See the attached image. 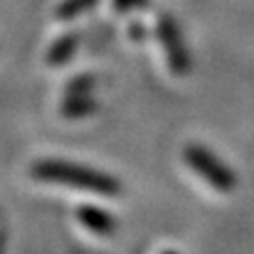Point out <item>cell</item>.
Returning a JSON list of instances; mask_svg holds the SVG:
<instances>
[{
    "mask_svg": "<svg viewBox=\"0 0 254 254\" xmlns=\"http://www.w3.org/2000/svg\"><path fill=\"white\" fill-rule=\"evenodd\" d=\"M76 43H78V38L76 34H66V36H62L60 41H55L51 45V49L49 53H47V62L53 64V66H60V64H64L66 60L72 58V53L76 49Z\"/></svg>",
    "mask_w": 254,
    "mask_h": 254,
    "instance_id": "obj_4",
    "label": "cell"
},
{
    "mask_svg": "<svg viewBox=\"0 0 254 254\" xmlns=\"http://www.w3.org/2000/svg\"><path fill=\"white\" fill-rule=\"evenodd\" d=\"M187 159L193 168L205 176L216 189H222V190H229L233 187V176L225 165L218 163L205 148H199V146H190L187 148Z\"/></svg>",
    "mask_w": 254,
    "mask_h": 254,
    "instance_id": "obj_3",
    "label": "cell"
},
{
    "mask_svg": "<svg viewBox=\"0 0 254 254\" xmlns=\"http://www.w3.org/2000/svg\"><path fill=\"white\" fill-rule=\"evenodd\" d=\"M157 38H159V45H161L163 55H165V60H168V66L172 72L176 76L187 74L189 72V53L185 49V43H182L180 30L170 15H159Z\"/></svg>",
    "mask_w": 254,
    "mask_h": 254,
    "instance_id": "obj_2",
    "label": "cell"
},
{
    "mask_svg": "<svg viewBox=\"0 0 254 254\" xmlns=\"http://www.w3.org/2000/svg\"><path fill=\"white\" fill-rule=\"evenodd\" d=\"M93 2H95V0H64V2L58 6L55 15H58V19H62V21L72 19V17H76L78 13H83V11L89 9Z\"/></svg>",
    "mask_w": 254,
    "mask_h": 254,
    "instance_id": "obj_5",
    "label": "cell"
},
{
    "mask_svg": "<svg viewBox=\"0 0 254 254\" xmlns=\"http://www.w3.org/2000/svg\"><path fill=\"white\" fill-rule=\"evenodd\" d=\"M146 0H115V6L119 11H127L131 6H144Z\"/></svg>",
    "mask_w": 254,
    "mask_h": 254,
    "instance_id": "obj_6",
    "label": "cell"
},
{
    "mask_svg": "<svg viewBox=\"0 0 254 254\" xmlns=\"http://www.w3.org/2000/svg\"><path fill=\"white\" fill-rule=\"evenodd\" d=\"M36 174L41 178L47 180H58V182H74V185H81V189H93V190H115V182L102 176V174H95L91 170H83L78 165L72 163H64V161H43L36 165Z\"/></svg>",
    "mask_w": 254,
    "mask_h": 254,
    "instance_id": "obj_1",
    "label": "cell"
}]
</instances>
